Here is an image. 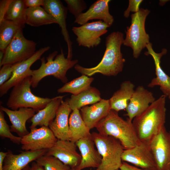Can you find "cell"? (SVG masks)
<instances>
[{"instance_id": "1", "label": "cell", "mask_w": 170, "mask_h": 170, "mask_svg": "<svg viewBox=\"0 0 170 170\" xmlns=\"http://www.w3.org/2000/svg\"><path fill=\"white\" fill-rule=\"evenodd\" d=\"M124 39V34L122 32H112L106 38V48L104 56L96 66L86 68L77 64L74 66L75 69L82 75L88 76L97 73L108 76L117 75L122 71L125 61L121 51Z\"/></svg>"}, {"instance_id": "2", "label": "cell", "mask_w": 170, "mask_h": 170, "mask_svg": "<svg viewBox=\"0 0 170 170\" xmlns=\"http://www.w3.org/2000/svg\"><path fill=\"white\" fill-rule=\"evenodd\" d=\"M166 96L162 95L135 117L132 123L140 141L148 144L165 126Z\"/></svg>"}, {"instance_id": "3", "label": "cell", "mask_w": 170, "mask_h": 170, "mask_svg": "<svg viewBox=\"0 0 170 170\" xmlns=\"http://www.w3.org/2000/svg\"><path fill=\"white\" fill-rule=\"evenodd\" d=\"M95 128L100 134L111 136L118 140L124 150L132 148L141 142L132 122L128 119L124 120L113 110H111Z\"/></svg>"}, {"instance_id": "4", "label": "cell", "mask_w": 170, "mask_h": 170, "mask_svg": "<svg viewBox=\"0 0 170 170\" xmlns=\"http://www.w3.org/2000/svg\"><path fill=\"white\" fill-rule=\"evenodd\" d=\"M57 51H55L50 54L46 58L47 61L44 57L41 59V64L40 67L32 70L31 76L32 88L37 87L41 80L48 76H53L63 83L67 82L66 73L77 64L78 60L65 58L62 49L60 54L57 55Z\"/></svg>"}, {"instance_id": "5", "label": "cell", "mask_w": 170, "mask_h": 170, "mask_svg": "<svg viewBox=\"0 0 170 170\" xmlns=\"http://www.w3.org/2000/svg\"><path fill=\"white\" fill-rule=\"evenodd\" d=\"M91 137L101 156L99 166L94 170H116L122 164V155L124 149L120 142L110 136L99 133H91Z\"/></svg>"}, {"instance_id": "6", "label": "cell", "mask_w": 170, "mask_h": 170, "mask_svg": "<svg viewBox=\"0 0 170 170\" xmlns=\"http://www.w3.org/2000/svg\"><path fill=\"white\" fill-rule=\"evenodd\" d=\"M31 76L27 77L14 86L9 94L6 105L13 110L21 107L33 109L36 112L44 108L52 98L37 96L31 92Z\"/></svg>"}, {"instance_id": "7", "label": "cell", "mask_w": 170, "mask_h": 170, "mask_svg": "<svg viewBox=\"0 0 170 170\" xmlns=\"http://www.w3.org/2000/svg\"><path fill=\"white\" fill-rule=\"evenodd\" d=\"M150 13L147 9L140 8L139 11L131 15V24L127 27L126 36L123 45L133 50L134 58H137L142 50L150 43V37L145 30L146 18Z\"/></svg>"}, {"instance_id": "8", "label": "cell", "mask_w": 170, "mask_h": 170, "mask_svg": "<svg viewBox=\"0 0 170 170\" xmlns=\"http://www.w3.org/2000/svg\"><path fill=\"white\" fill-rule=\"evenodd\" d=\"M37 43L24 37L22 30L18 31L4 51L1 67L6 64H14L25 61L36 52Z\"/></svg>"}, {"instance_id": "9", "label": "cell", "mask_w": 170, "mask_h": 170, "mask_svg": "<svg viewBox=\"0 0 170 170\" xmlns=\"http://www.w3.org/2000/svg\"><path fill=\"white\" fill-rule=\"evenodd\" d=\"M57 140L48 127L35 128H31L30 132L22 137L21 148L25 151L48 150L54 145Z\"/></svg>"}, {"instance_id": "10", "label": "cell", "mask_w": 170, "mask_h": 170, "mask_svg": "<svg viewBox=\"0 0 170 170\" xmlns=\"http://www.w3.org/2000/svg\"><path fill=\"white\" fill-rule=\"evenodd\" d=\"M109 27L103 21L99 20L73 27L72 30L77 37L76 41L79 46L90 48L100 44L101 36L107 32Z\"/></svg>"}, {"instance_id": "11", "label": "cell", "mask_w": 170, "mask_h": 170, "mask_svg": "<svg viewBox=\"0 0 170 170\" xmlns=\"http://www.w3.org/2000/svg\"><path fill=\"white\" fill-rule=\"evenodd\" d=\"M148 145L157 170H170V136L165 126L151 140Z\"/></svg>"}, {"instance_id": "12", "label": "cell", "mask_w": 170, "mask_h": 170, "mask_svg": "<svg viewBox=\"0 0 170 170\" xmlns=\"http://www.w3.org/2000/svg\"><path fill=\"white\" fill-rule=\"evenodd\" d=\"M50 48L49 46L41 48L36 51L28 59L19 63L11 78L0 86V97L7 94L10 88L26 78L31 76L32 74V70L31 69V66L36 61L40 59L42 55Z\"/></svg>"}, {"instance_id": "13", "label": "cell", "mask_w": 170, "mask_h": 170, "mask_svg": "<svg viewBox=\"0 0 170 170\" xmlns=\"http://www.w3.org/2000/svg\"><path fill=\"white\" fill-rule=\"evenodd\" d=\"M122 159L123 162L130 163L141 168L157 170L148 144L141 142L132 148L124 150Z\"/></svg>"}, {"instance_id": "14", "label": "cell", "mask_w": 170, "mask_h": 170, "mask_svg": "<svg viewBox=\"0 0 170 170\" xmlns=\"http://www.w3.org/2000/svg\"><path fill=\"white\" fill-rule=\"evenodd\" d=\"M76 143L69 140L58 139L54 145L47 150L46 154L53 156L71 168L77 167L81 159L76 150Z\"/></svg>"}, {"instance_id": "15", "label": "cell", "mask_w": 170, "mask_h": 170, "mask_svg": "<svg viewBox=\"0 0 170 170\" xmlns=\"http://www.w3.org/2000/svg\"><path fill=\"white\" fill-rule=\"evenodd\" d=\"M43 8L57 21L61 28V32L68 48L67 58L71 60L72 42L70 39L66 23L68 9L59 0H44Z\"/></svg>"}, {"instance_id": "16", "label": "cell", "mask_w": 170, "mask_h": 170, "mask_svg": "<svg viewBox=\"0 0 170 170\" xmlns=\"http://www.w3.org/2000/svg\"><path fill=\"white\" fill-rule=\"evenodd\" d=\"M110 0H98L93 3L85 12L75 18L74 22L82 25L91 20H99L109 27L113 24L114 19L109 11Z\"/></svg>"}, {"instance_id": "17", "label": "cell", "mask_w": 170, "mask_h": 170, "mask_svg": "<svg viewBox=\"0 0 170 170\" xmlns=\"http://www.w3.org/2000/svg\"><path fill=\"white\" fill-rule=\"evenodd\" d=\"M155 100L152 93L142 86L134 90L126 108V116L132 121Z\"/></svg>"}, {"instance_id": "18", "label": "cell", "mask_w": 170, "mask_h": 170, "mask_svg": "<svg viewBox=\"0 0 170 170\" xmlns=\"http://www.w3.org/2000/svg\"><path fill=\"white\" fill-rule=\"evenodd\" d=\"M147 51L144 54L146 55H150L154 61L156 76L154 78L148 86L153 88L159 86L160 90L166 97L168 96L170 93V77L167 75L162 69L161 65V60L163 56L167 54L166 49L163 48L160 53L155 52L153 49L151 43L150 42L146 46Z\"/></svg>"}, {"instance_id": "19", "label": "cell", "mask_w": 170, "mask_h": 170, "mask_svg": "<svg viewBox=\"0 0 170 170\" xmlns=\"http://www.w3.org/2000/svg\"><path fill=\"white\" fill-rule=\"evenodd\" d=\"M76 144L81 156L80 162L76 168L77 170H82L88 167L97 168L101 163L102 158L95 148L91 135L80 139Z\"/></svg>"}, {"instance_id": "20", "label": "cell", "mask_w": 170, "mask_h": 170, "mask_svg": "<svg viewBox=\"0 0 170 170\" xmlns=\"http://www.w3.org/2000/svg\"><path fill=\"white\" fill-rule=\"evenodd\" d=\"M0 109L8 116L11 123L10 126L11 132L16 133L21 138L29 133L26 128V123L35 114L34 110L31 108L21 107L18 110H13L1 105Z\"/></svg>"}, {"instance_id": "21", "label": "cell", "mask_w": 170, "mask_h": 170, "mask_svg": "<svg viewBox=\"0 0 170 170\" xmlns=\"http://www.w3.org/2000/svg\"><path fill=\"white\" fill-rule=\"evenodd\" d=\"M71 111L67 99L62 100L54 119L49 125L58 139L69 140V119Z\"/></svg>"}, {"instance_id": "22", "label": "cell", "mask_w": 170, "mask_h": 170, "mask_svg": "<svg viewBox=\"0 0 170 170\" xmlns=\"http://www.w3.org/2000/svg\"><path fill=\"white\" fill-rule=\"evenodd\" d=\"M111 110L109 100L102 99L91 106L87 105L81 108V114L85 124L91 130L96 128Z\"/></svg>"}, {"instance_id": "23", "label": "cell", "mask_w": 170, "mask_h": 170, "mask_svg": "<svg viewBox=\"0 0 170 170\" xmlns=\"http://www.w3.org/2000/svg\"><path fill=\"white\" fill-rule=\"evenodd\" d=\"M47 150L24 151L14 154L8 150L3 161V170H23L30 163L45 154Z\"/></svg>"}, {"instance_id": "24", "label": "cell", "mask_w": 170, "mask_h": 170, "mask_svg": "<svg viewBox=\"0 0 170 170\" xmlns=\"http://www.w3.org/2000/svg\"><path fill=\"white\" fill-rule=\"evenodd\" d=\"M65 96H59L52 98L46 106L39 110L31 119L30 129L37 126L48 127L54 119L58 109Z\"/></svg>"}, {"instance_id": "25", "label": "cell", "mask_w": 170, "mask_h": 170, "mask_svg": "<svg viewBox=\"0 0 170 170\" xmlns=\"http://www.w3.org/2000/svg\"><path fill=\"white\" fill-rule=\"evenodd\" d=\"M69 140L76 143L83 138L91 136L90 129L84 122L79 110H72L69 119Z\"/></svg>"}, {"instance_id": "26", "label": "cell", "mask_w": 170, "mask_h": 170, "mask_svg": "<svg viewBox=\"0 0 170 170\" xmlns=\"http://www.w3.org/2000/svg\"><path fill=\"white\" fill-rule=\"evenodd\" d=\"M134 85L129 81H125L120 85L110 99L111 109L116 111L126 109L134 91Z\"/></svg>"}, {"instance_id": "27", "label": "cell", "mask_w": 170, "mask_h": 170, "mask_svg": "<svg viewBox=\"0 0 170 170\" xmlns=\"http://www.w3.org/2000/svg\"><path fill=\"white\" fill-rule=\"evenodd\" d=\"M66 99L73 110L76 109L79 110L88 105L96 103L102 99L99 91L95 88L90 87L78 94H72L70 98Z\"/></svg>"}, {"instance_id": "28", "label": "cell", "mask_w": 170, "mask_h": 170, "mask_svg": "<svg viewBox=\"0 0 170 170\" xmlns=\"http://www.w3.org/2000/svg\"><path fill=\"white\" fill-rule=\"evenodd\" d=\"M25 24L33 27L57 24L56 20L41 7L28 8L25 16Z\"/></svg>"}, {"instance_id": "29", "label": "cell", "mask_w": 170, "mask_h": 170, "mask_svg": "<svg viewBox=\"0 0 170 170\" xmlns=\"http://www.w3.org/2000/svg\"><path fill=\"white\" fill-rule=\"evenodd\" d=\"M25 25L4 19L0 23V50L4 51L18 31Z\"/></svg>"}, {"instance_id": "30", "label": "cell", "mask_w": 170, "mask_h": 170, "mask_svg": "<svg viewBox=\"0 0 170 170\" xmlns=\"http://www.w3.org/2000/svg\"><path fill=\"white\" fill-rule=\"evenodd\" d=\"M94 80V78L92 77L82 75L65 83L64 86L58 89L57 92L59 93H69L72 95H76L88 89Z\"/></svg>"}, {"instance_id": "31", "label": "cell", "mask_w": 170, "mask_h": 170, "mask_svg": "<svg viewBox=\"0 0 170 170\" xmlns=\"http://www.w3.org/2000/svg\"><path fill=\"white\" fill-rule=\"evenodd\" d=\"M27 8L24 0H12L4 19L25 25V13Z\"/></svg>"}, {"instance_id": "32", "label": "cell", "mask_w": 170, "mask_h": 170, "mask_svg": "<svg viewBox=\"0 0 170 170\" xmlns=\"http://www.w3.org/2000/svg\"><path fill=\"white\" fill-rule=\"evenodd\" d=\"M35 161L43 167L45 170H71V168L57 158L46 154Z\"/></svg>"}, {"instance_id": "33", "label": "cell", "mask_w": 170, "mask_h": 170, "mask_svg": "<svg viewBox=\"0 0 170 170\" xmlns=\"http://www.w3.org/2000/svg\"><path fill=\"white\" fill-rule=\"evenodd\" d=\"M10 128L5 120L4 112L0 110V136L3 138H7L14 144H20L22 138L12 134Z\"/></svg>"}, {"instance_id": "34", "label": "cell", "mask_w": 170, "mask_h": 170, "mask_svg": "<svg viewBox=\"0 0 170 170\" xmlns=\"http://www.w3.org/2000/svg\"><path fill=\"white\" fill-rule=\"evenodd\" d=\"M67 8L75 18L82 13L87 7L85 2L83 0H65Z\"/></svg>"}, {"instance_id": "35", "label": "cell", "mask_w": 170, "mask_h": 170, "mask_svg": "<svg viewBox=\"0 0 170 170\" xmlns=\"http://www.w3.org/2000/svg\"><path fill=\"white\" fill-rule=\"evenodd\" d=\"M18 63L6 64L2 66L0 70V86L11 78Z\"/></svg>"}, {"instance_id": "36", "label": "cell", "mask_w": 170, "mask_h": 170, "mask_svg": "<svg viewBox=\"0 0 170 170\" xmlns=\"http://www.w3.org/2000/svg\"><path fill=\"white\" fill-rule=\"evenodd\" d=\"M143 1L142 0H129L128 7L124 11V16L126 18L129 17L130 13L138 12L139 9V6Z\"/></svg>"}, {"instance_id": "37", "label": "cell", "mask_w": 170, "mask_h": 170, "mask_svg": "<svg viewBox=\"0 0 170 170\" xmlns=\"http://www.w3.org/2000/svg\"><path fill=\"white\" fill-rule=\"evenodd\" d=\"M12 0H2L0 1V23L4 20L5 16Z\"/></svg>"}, {"instance_id": "38", "label": "cell", "mask_w": 170, "mask_h": 170, "mask_svg": "<svg viewBox=\"0 0 170 170\" xmlns=\"http://www.w3.org/2000/svg\"><path fill=\"white\" fill-rule=\"evenodd\" d=\"M24 1L27 8L43 7L44 4V0H24Z\"/></svg>"}, {"instance_id": "39", "label": "cell", "mask_w": 170, "mask_h": 170, "mask_svg": "<svg viewBox=\"0 0 170 170\" xmlns=\"http://www.w3.org/2000/svg\"><path fill=\"white\" fill-rule=\"evenodd\" d=\"M120 169V170H154L148 169L140 168L136 166H133L123 162Z\"/></svg>"}, {"instance_id": "40", "label": "cell", "mask_w": 170, "mask_h": 170, "mask_svg": "<svg viewBox=\"0 0 170 170\" xmlns=\"http://www.w3.org/2000/svg\"><path fill=\"white\" fill-rule=\"evenodd\" d=\"M28 170H45L42 166L37 163L36 162H33L31 166L30 167Z\"/></svg>"}, {"instance_id": "41", "label": "cell", "mask_w": 170, "mask_h": 170, "mask_svg": "<svg viewBox=\"0 0 170 170\" xmlns=\"http://www.w3.org/2000/svg\"><path fill=\"white\" fill-rule=\"evenodd\" d=\"M7 152H0V170H3V162Z\"/></svg>"}, {"instance_id": "42", "label": "cell", "mask_w": 170, "mask_h": 170, "mask_svg": "<svg viewBox=\"0 0 170 170\" xmlns=\"http://www.w3.org/2000/svg\"><path fill=\"white\" fill-rule=\"evenodd\" d=\"M4 54V51L0 50V65L1 64Z\"/></svg>"}, {"instance_id": "43", "label": "cell", "mask_w": 170, "mask_h": 170, "mask_svg": "<svg viewBox=\"0 0 170 170\" xmlns=\"http://www.w3.org/2000/svg\"><path fill=\"white\" fill-rule=\"evenodd\" d=\"M30 166L28 165L23 170H28Z\"/></svg>"}, {"instance_id": "44", "label": "cell", "mask_w": 170, "mask_h": 170, "mask_svg": "<svg viewBox=\"0 0 170 170\" xmlns=\"http://www.w3.org/2000/svg\"><path fill=\"white\" fill-rule=\"evenodd\" d=\"M71 170H77L76 168H71Z\"/></svg>"}, {"instance_id": "45", "label": "cell", "mask_w": 170, "mask_h": 170, "mask_svg": "<svg viewBox=\"0 0 170 170\" xmlns=\"http://www.w3.org/2000/svg\"><path fill=\"white\" fill-rule=\"evenodd\" d=\"M168 97V98L170 99V93Z\"/></svg>"}, {"instance_id": "46", "label": "cell", "mask_w": 170, "mask_h": 170, "mask_svg": "<svg viewBox=\"0 0 170 170\" xmlns=\"http://www.w3.org/2000/svg\"><path fill=\"white\" fill-rule=\"evenodd\" d=\"M169 133L170 136V131L169 132Z\"/></svg>"}, {"instance_id": "47", "label": "cell", "mask_w": 170, "mask_h": 170, "mask_svg": "<svg viewBox=\"0 0 170 170\" xmlns=\"http://www.w3.org/2000/svg\"><path fill=\"white\" fill-rule=\"evenodd\" d=\"M119 170V169H117V170Z\"/></svg>"}]
</instances>
